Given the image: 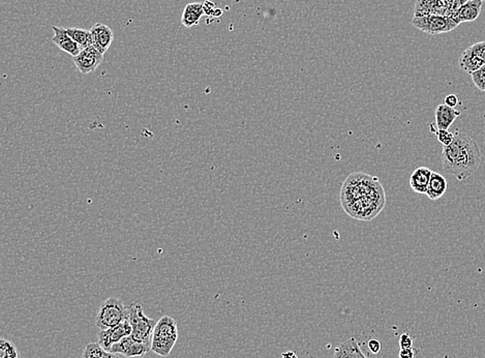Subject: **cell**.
Returning <instances> with one entry per match:
<instances>
[{"instance_id": "obj_1", "label": "cell", "mask_w": 485, "mask_h": 358, "mask_svg": "<svg viewBox=\"0 0 485 358\" xmlns=\"http://www.w3.org/2000/svg\"><path fill=\"white\" fill-rule=\"evenodd\" d=\"M341 204L348 216L369 222L385 208V191L377 177L355 172L348 176L341 187Z\"/></svg>"}, {"instance_id": "obj_2", "label": "cell", "mask_w": 485, "mask_h": 358, "mask_svg": "<svg viewBox=\"0 0 485 358\" xmlns=\"http://www.w3.org/2000/svg\"><path fill=\"white\" fill-rule=\"evenodd\" d=\"M481 151L478 143L462 131L454 133L451 144L443 146L442 164L446 173L458 181L471 177L481 164Z\"/></svg>"}, {"instance_id": "obj_3", "label": "cell", "mask_w": 485, "mask_h": 358, "mask_svg": "<svg viewBox=\"0 0 485 358\" xmlns=\"http://www.w3.org/2000/svg\"><path fill=\"white\" fill-rule=\"evenodd\" d=\"M127 321L131 327V337L146 345L151 350L153 333L157 321L145 315L142 305L133 303L127 305Z\"/></svg>"}, {"instance_id": "obj_4", "label": "cell", "mask_w": 485, "mask_h": 358, "mask_svg": "<svg viewBox=\"0 0 485 358\" xmlns=\"http://www.w3.org/2000/svg\"><path fill=\"white\" fill-rule=\"evenodd\" d=\"M179 340V327L175 319L163 316L157 321L153 333L151 351L161 357H167Z\"/></svg>"}, {"instance_id": "obj_5", "label": "cell", "mask_w": 485, "mask_h": 358, "mask_svg": "<svg viewBox=\"0 0 485 358\" xmlns=\"http://www.w3.org/2000/svg\"><path fill=\"white\" fill-rule=\"evenodd\" d=\"M127 319V307L117 297H109L101 303L96 317V327L101 331L117 327Z\"/></svg>"}, {"instance_id": "obj_6", "label": "cell", "mask_w": 485, "mask_h": 358, "mask_svg": "<svg viewBox=\"0 0 485 358\" xmlns=\"http://www.w3.org/2000/svg\"><path fill=\"white\" fill-rule=\"evenodd\" d=\"M411 23L414 27L425 32V34H430V36L452 31L458 26V24H456L451 18L441 15L414 17Z\"/></svg>"}, {"instance_id": "obj_7", "label": "cell", "mask_w": 485, "mask_h": 358, "mask_svg": "<svg viewBox=\"0 0 485 358\" xmlns=\"http://www.w3.org/2000/svg\"><path fill=\"white\" fill-rule=\"evenodd\" d=\"M104 60V54L99 52L94 46L81 50L80 54L73 57L75 66L82 74L94 73Z\"/></svg>"}, {"instance_id": "obj_8", "label": "cell", "mask_w": 485, "mask_h": 358, "mask_svg": "<svg viewBox=\"0 0 485 358\" xmlns=\"http://www.w3.org/2000/svg\"><path fill=\"white\" fill-rule=\"evenodd\" d=\"M131 335V327L129 321L125 320L124 322L120 323L117 327H111V329L101 331L98 333V343L101 347L104 348L107 351L110 352L113 345L124 339L125 337H129Z\"/></svg>"}, {"instance_id": "obj_9", "label": "cell", "mask_w": 485, "mask_h": 358, "mask_svg": "<svg viewBox=\"0 0 485 358\" xmlns=\"http://www.w3.org/2000/svg\"><path fill=\"white\" fill-rule=\"evenodd\" d=\"M150 351L148 347L141 342L137 341L131 335L125 337L111 348V353L121 354L125 357H143Z\"/></svg>"}, {"instance_id": "obj_10", "label": "cell", "mask_w": 485, "mask_h": 358, "mask_svg": "<svg viewBox=\"0 0 485 358\" xmlns=\"http://www.w3.org/2000/svg\"><path fill=\"white\" fill-rule=\"evenodd\" d=\"M92 34V46L102 54L106 53L110 49L114 34L108 25L103 23H96L90 29Z\"/></svg>"}, {"instance_id": "obj_11", "label": "cell", "mask_w": 485, "mask_h": 358, "mask_svg": "<svg viewBox=\"0 0 485 358\" xmlns=\"http://www.w3.org/2000/svg\"><path fill=\"white\" fill-rule=\"evenodd\" d=\"M52 29H53L54 31V36L52 40H53L54 44H55L60 49L70 54L73 57H76L77 55L80 54L81 48L79 47V44L68 36V32H66V28L53 26Z\"/></svg>"}, {"instance_id": "obj_12", "label": "cell", "mask_w": 485, "mask_h": 358, "mask_svg": "<svg viewBox=\"0 0 485 358\" xmlns=\"http://www.w3.org/2000/svg\"><path fill=\"white\" fill-rule=\"evenodd\" d=\"M482 3V0H468L451 19L458 25L460 23L475 21L480 15Z\"/></svg>"}, {"instance_id": "obj_13", "label": "cell", "mask_w": 485, "mask_h": 358, "mask_svg": "<svg viewBox=\"0 0 485 358\" xmlns=\"http://www.w3.org/2000/svg\"><path fill=\"white\" fill-rule=\"evenodd\" d=\"M333 358H369L361 349L358 341L354 337L339 344L335 349Z\"/></svg>"}, {"instance_id": "obj_14", "label": "cell", "mask_w": 485, "mask_h": 358, "mask_svg": "<svg viewBox=\"0 0 485 358\" xmlns=\"http://www.w3.org/2000/svg\"><path fill=\"white\" fill-rule=\"evenodd\" d=\"M428 15L445 16L444 0H417L414 9V17Z\"/></svg>"}, {"instance_id": "obj_15", "label": "cell", "mask_w": 485, "mask_h": 358, "mask_svg": "<svg viewBox=\"0 0 485 358\" xmlns=\"http://www.w3.org/2000/svg\"><path fill=\"white\" fill-rule=\"evenodd\" d=\"M432 173V170L428 167H419L414 170L410 177L411 189L417 194H426Z\"/></svg>"}, {"instance_id": "obj_16", "label": "cell", "mask_w": 485, "mask_h": 358, "mask_svg": "<svg viewBox=\"0 0 485 358\" xmlns=\"http://www.w3.org/2000/svg\"><path fill=\"white\" fill-rule=\"evenodd\" d=\"M434 115H436V125L438 129H449L456 118L460 116V111L447 105L441 104L436 107Z\"/></svg>"}, {"instance_id": "obj_17", "label": "cell", "mask_w": 485, "mask_h": 358, "mask_svg": "<svg viewBox=\"0 0 485 358\" xmlns=\"http://www.w3.org/2000/svg\"><path fill=\"white\" fill-rule=\"evenodd\" d=\"M446 191H447V181H446V178L443 175H441L440 173L432 172L428 192H426L428 197L432 201H436V200L443 197Z\"/></svg>"}, {"instance_id": "obj_18", "label": "cell", "mask_w": 485, "mask_h": 358, "mask_svg": "<svg viewBox=\"0 0 485 358\" xmlns=\"http://www.w3.org/2000/svg\"><path fill=\"white\" fill-rule=\"evenodd\" d=\"M485 62L481 60L480 57L476 55L473 52L472 48L469 47L468 49L462 52L460 58V68L467 74L472 75L477 70L484 66Z\"/></svg>"}, {"instance_id": "obj_19", "label": "cell", "mask_w": 485, "mask_h": 358, "mask_svg": "<svg viewBox=\"0 0 485 358\" xmlns=\"http://www.w3.org/2000/svg\"><path fill=\"white\" fill-rule=\"evenodd\" d=\"M203 15H205V12H204V7L202 3H189L185 8L183 17H181V22H183L185 27L191 28L199 24L200 19Z\"/></svg>"}, {"instance_id": "obj_20", "label": "cell", "mask_w": 485, "mask_h": 358, "mask_svg": "<svg viewBox=\"0 0 485 358\" xmlns=\"http://www.w3.org/2000/svg\"><path fill=\"white\" fill-rule=\"evenodd\" d=\"M66 32L79 44L81 50L92 46L90 30L81 29V28H66Z\"/></svg>"}, {"instance_id": "obj_21", "label": "cell", "mask_w": 485, "mask_h": 358, "mask_svg": "<svg viewBox=\"0 0 485 358\" xmlns=\"http://www.w3.org/2000/svg\"><path fill=\"white\" fill-rule=\"evenodd\" d=\"M83 358H119V356L107 351L99 343H90L85 347Z\"/></svg>"}, {"instance_id": "obj_22", "label": "cell", "mask_w": 485, "mask_h": 358, "mask_svg": "<svg viewBox=\"0 0 485 358\" xmlns=\"http://www.w3.org/2000/svg\"><path fill=\"white\" fill-rule=\"evenodd\" d=\"M0 358H21L17 346L9 340L0 341Z\"/></svg>"}, {"instance_id": "obj_23", "label": "cell", "mask_w": 485, "mask_h": 358, "mask_svg": "<svg viewBox=\"0 0 485 358\" xmlns=\"http://www.w3.org/2000/svg\"><path fill=\"white\" fill-rule=\"evenodd\" d=\"M430 131L436 135L438 142L442 143L443 146H448V145L451 144L452 141H454V133H452L451 131H448V129H438V127L434 129V125H430Z\"/></svg>"}, {"instance_id": "obj_24", "label": "cell", "mask_w": 485, "mask_h": 358, "mask_svg": "<svg viewBox=\"0 0 485 358\" xmlns=\"http://www.w3.org/2000/svg\"><path fill=\"white\" fill-rule=\"evenodd\" d=\"M444 5H445V17L452 18L464 3H462V0H444Z\"/></svg>"}, {"instance_id": "obj_25", "label": "cell", "mask_w": 485, "mask_h": 358, "mask_svg": "<svg viewBox=\"0 0 485 358\" xmlns=\"http://www.w3.org/2000/svg\"><path fill=\"white\" fill-rule=\"evenodd\" d=\"M472 80L473 82H474L475 86L477 87V88L479 89V90H482V92H484L485 89V64L483 66H481L479 70H477L476 72L473 73L472 75Z\"/></svg>"}, {"instance_id": "obj_26", "label": "cell", "mask_w": 485, "mask_h": 358, "mask_svg": "<svg viewBox=\"0 0 485 358\" xmlns=\"http://www.w3.org/2000/svg\"><path fill=\"white\" fill-rule=\"evenodd\" d=\"M399 343L401 349H409V348H413V339H412V337L409 335V333H403V335L399 337Z\"/></svg>"}, {"instance_id": "obj_27", "label": "cell", "mask_w": 485, "mask_h": 358, "mask_svg": "<svg viewBox=\"0 0 485 358\" xmlns=\"http://www.w3.org/2000/svg\"><path fill=\"white\" fill-rule=\"evenodd\" d=\"M473 52L485 62V42H479L471 46Z\"/></svg>"}, {"instance_id": "obj_28", "label": "cell", "mask_w": 485, "mask_h": 358, "mask_svg": "<svg viewBox=\"0 0 485 358\" xmlns=\"http://www.w3.org/2000/svg\"><path fill=\"white\" fill-rule=\"evenodd\" d=\"M367 346H369V349L371 350V353L378 354L381 351V343L378 340H369Z\"/></svg>"}, {"instance_id": "obj_29", "label": "cell", "mask_w": 485, "mask_h": 358, "mask_svg": "<svg viewBox=\"0 0 485 358\" xmlns=\"http://www.w3.org/2000/svg\"><path fill=\"white\" fill-rule=\"evenodd\" d=\"M458 103H460V101H458V98L456 96V94H448V96L445 98V102H444V104L451 107V108H456V107L458 106Z\"/></svg>"}, {"instance_id": "obj_30", "label": "cell", "mask_w": 485, "mask_h": 358, "mask_svg": "<svg viewBox=\"0 0 485 358\" xmlns=\"http://www.w3.org/2000/svg\"><path fill=\"white\" fill-rule=\"evenodd\" d=\"M414 356H415V351L413 348L399 350V358H414Z\"/></svg>"}, {"instance_id": "obj_31", "label": "cell", "mask_w": 485, "mask_h": 358, "mask_svg": "<svg viewBox=\"0 0 485 358\" xmlns=\"http://www.w3.org/2000/svg\"><path fill=\"white\" fill-rule=\"evenodd\" d=\"M282 358H298L295 352L288 351L286 353H283Z\"/></svg>"}, {"instance_id": "obj_32", "label": "cell", "mask_w": 485, "mask_h": 358, "mask_svg": "<svg viewBox=\"0 0 485 358\" xmlns=\"http://www.w3.org/2000/svg\"><path fill=\"white\" fill-rule=\"evenodd\" d=\"M483 3H484L485 0H482Z\"/></svg>"}, {"instance_id": "obj_33", "label": "cell", "mask_w": 485, "mask_h": 358, "mask_svg": "<svg viewBox=\"0 0 485 358\" xmlns=\"http://www.w3.org/2000/svg\"><path fill=\"white\" fill-rule=\"evenodd\" d=\"M484 92H485V89H484Z\"/></svg>"}]
</instances>
